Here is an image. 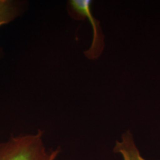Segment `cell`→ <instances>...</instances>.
<instances>
[{
    "instance_id": "cell-1",
    "label": "cell",
    "mask_w": 160,
    "mask_h": 160,
    "mask_svg": "<svg viewBox=\"0 0 160 160\" xmlns=\"http://www.w3.org/2000/svg\"><path fill=\"white\" fill-rule=\"evenodd\" d=\"M44 132L12 137L0 143V160H56L60 148L48 149L44 142Z\"/></svg>"
},
{
    "instance_id": "cell-3",
    "label": "cell",
    "mask_w": 160,
    "mask_h": 160,
    "mask_svg": "<svg viewBox=\"0 0 160 160\" xmlns=\"http://www.w3.org/2000/svg\"><path fill=\"white\" fill-rule=\"evenodd\" d=\"M113 151L119 153L123 160H145L140 154L131 130H128L122 135L120 141L116 142Z\"/></svg>"
},
{
    "instance_id": "cell-2",
    "label": "cell",
    "mask_w": 160,
    "mask_h": 160,
    "mask_svg": "<svg viewBox=\"0 0 160 160\" xmlns=\"http://www.w3.org/2000/svg\"><path fill=\"white\" fill-rule=\"evenodd\" d=\"M91 0H70L68 3L69 15L77 20L88 19L92 26L93 38L89 48L84 52L85 57L96 60L102 54L105 48V36L100 26V22L93 16Z\"/></svg>"
},
{
    "instance_id": "cell-4",
    "label": "cell",
    "mask_w": 160,
    "mask_h": 160,
    "mask_svg": "<svg viewBox=\"0 0 160 160\" xmlns=\"http://www.w3.org/2000/svg\"><path fill=\"white\" fill-rule=\"evenodd\" d=\"M23 3L15 0H0V27L7 25L21 14ZM2 51L0 49V56Z\"/></svg>"
}]
</instances>
